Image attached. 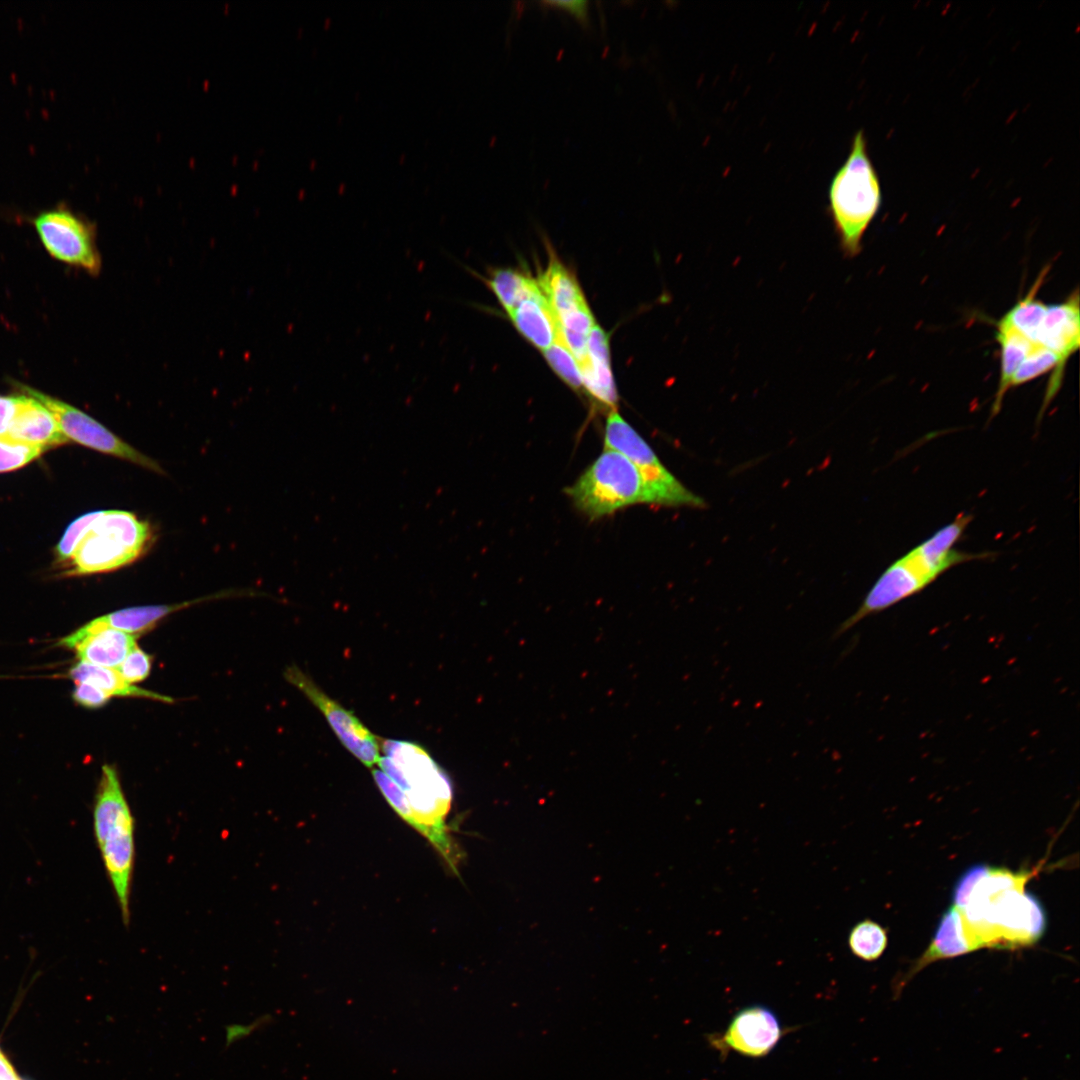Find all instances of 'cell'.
<instances>
[{"label":"cell","instance_id":"6da1fadb","mask_svg":"<svg viewBox=\"0 0 1080 1080\" xmlns=\"http://www.w3.org/2000/svg\"><path fill=\"white\" fill-rule=\"evenodd\" d=\"M970 870L973 884L958 909L975 949H1014L1038 942L1046 929V914L1039 900L1025 891L1038 870L1013 872L985 864Z\"/></svg>","mask_w":1080,"mask_h":1080},{"label":"cell","instance_id":"7a4b0ae2","mask_svg":"<svg viewBox=\"0 0 1080 1080\" xmlns=\"http://www.w3.org/2000/svg\"><path fill=\"white\" fill-rule=\"evenodd\" d=\"M378 766L404 794L407 810L402 818L431 842L456 873L462 854L446 824L453 797L446 772L425 748L404 740L381 741Z\"/></svg>","mask_w":1080,"mask_h":1080},{"label":"cell","instance_id":"3957f363","mask_svg":"<svg viewBox=\"0 0 1080 1080\" xmlns=\"http://www.w3.org/2000/svg\"><path fill=\"white\" fill-rule=\"evenodd\" d=\"M971 520L970 514H958L952 522L888 566L858 609L839 624L834 637L841 636L868 616L921 592L953 566L991 557V553L974 554L954 548Z\"/></svg>","mask_w":1080,"mask_h":1080},{"label":"cell","instance_id":"277c9868","mask_svg":"<svg viewBox=\"0 0 1080 1080\" xmlns=\"http://www.w3.org/2000/svg\"><path fill=\"white\" fill-rule=\"evenodd\" d=\"M828 203L843 254L857 256L863 236L882 204L879 176L863 130L853 136L849 154L830 182Z\"/></svg>","mask_w":1080,"mask_h":1080},{"label":"cell","instance_id":"5b68a950","mask_svg":"<svg viewBox=\"0 0 1080 1080\" xmlns=\"http://www.w3.org/2000/svg\"><path fill=\"white\" fill-rule=\"evenodd\" d=\"M93 826L122 920L128 925L135 863V821L118 772L112 765L106 764L102 767L93 811Z\"/></svg>","mask_w":1080,"mask_h":1080},{"label":"cell","instance_id":"8992f818","mask_svg":"<svg viewBox=\"0 0 1080 1080\" xmlns=\"http://www.w3.org/2000/svg\"><path fill=\"white\" fill-rule=\"evenodd\" d=\"M151 527L134 513L101 511L69 560L66 575H90L124 567L150 544Z\"/></svg>","mask_w":1080,"mask_h":1080},{"label":"cell","instance_id":"52a82bcc","mask_svg":"<svg viewBox=\"0 0 1080 1080\" xmlns=\"http://www.w3.org/2000/svg\"><path fill=\"white\" fill-rule=\"evenodd\" d=\"M576 508L591 520L635 504H651L644 481L623 454L605 449L568 488Z\"/></svg>","mask_w":1080,"mask_h":1080},{"label":"cell","instance_id":"ba28073f","mask_svg":"<svg viewBox=\"0 0 1080 1080\" xmlns=\"http://www.w3.org/2000/svg\"><path fill=\"white\" fill-rule=\"evenodd\" d=\"M604 444L605 449L623 454L634 464L644 481L652 505L698 509L707 506L704 499L684 486L664 466L649 444L617 410L608 414Z\"/></svg>","mask_w":1080,"mask_h":1080},{"label":"cell","instance_id":"9c48e42d","mask_svg":"<svg viewBox=\"0 0 1080 1080\" xmlns=\"http://www.w3.org/2000/svg\"><path fill=\"white\" fill-rule=\"evenodd\" d=\"M15 387L20 394L40 402L53 415L68 440L164 474L157 461L123 441L83 411L27 385L17 384Z\"/></svg>","mask_w":1080,"mask_h":1080},{"label":"cell","instance_id":"30bf717a","mask_svg":"<svg viewBox=\"0 0 1080 1080\" xmlns=\"http://www.w3.org/2000/svg\"><path fill=\"white\" fill-rule=\"evenodd\" d=\"M33 224L53 258L94 275L100 271L101 258L93 226L64 204L42 211Z\"/></svg>","mask_w":1080,"mask_h":1080},{"label":"cell","instance_id":"8fae6325","mask_svg":"<svg viewBox=\"0 0 1080 1080\" xmlns=\"http://www.w3.org/2000/svg\"><path fill=\"white\" fill-rule=\"evenodd\" d=\"M285 677L324 715L346 749L369 768L378 765L381 741L351 711L328 696L310 676L297 666H290Z\"/></svg>","mask_w":1080,"mask_h":1080},{"label":"cell","instance_id":"7c38bea8","mask_svg":"<svg viewBox=\"0 0 1080 1080\" xmlns=\"http://www.w3.org/2000/svg\"><path fill=\"white\" fill-rule=\"evenodd\" d=\"M784 1032L777 1015L770 1008L756 1004L739 1010L722 1034H713L708 1040L722 1056L734 1051L760 1058L777 1046Z\"/></svg>","mask_w":1080,"mask_h":1080},{"label":"cell","instance_id":"4fadbf2b","mask_svg":"<svg viewBox=\"0 0 1080 1080\" xmlns=\"http://www.w3.org/2000/svg\"><path fill=\"white\" fill-rule=\"evenodd\" d=\"M60 644L74 650L79 661L117 668L137 645L136 635L115 629L99 617L66 636Z\"/></svg>","mask_w":1080,"mask_h":1080},{"label":"cell","instance_id":"5bb4252c","mask_svg":"<svg viewBox=\"0 0 1080 1080\" xmlns=\"http://www.w3.org/2000/svg\"><path fill=\"white\" fill-rule=\"evenodd\" d=\"M1034 344L1055 352L1066 364L1080 345L1079 294L1075 290L1064 302L1047 305Z\"/></svg>","mask_w":1080,"mask_h":1080},{"label":"cell","instance_id":"9a60e30c","mask_svg":"<svg viewBox=\"0 0 1080 1080\" xmlns=\"http://www.w3.org/2000/svg\"><path fill=\"white\" fill-rule=\"evenodd\" d=\"M975 950L976 949L965 929L960 910L952 905L943 914L927 950L915 961L901 979L894 984L895 996H898L905 985L929 964L938 960L964 955Z\"/></svg>","mask_w":1080,"mask_h":1080},{"label":"cell","instance_id":"2e32d148","mask_svg":"<svg viewBox=\"0 0 1080 1080\" xmlns=\"http://www.w3.org/2000/svg\"><path fill=\"white\" fill-rule=\"evenodd\" d=\"M588 358L579 366L582 385L603 409L616 410L618 395L610 366L609 342L597 324L588 336Z\"/></svg>","mask_w":1080,"mask_h":1080},{"label":"cell","instance_id":"e0dca14e","mask_svg":"<svg viewBox=\"0 0 1080 1080\" xmlns=\"http://www.w3.org/2000/svg\"><path fill=\"white\" fill-rule=\"evenodd\" d=\"M7 436L46 449L69 441L53 415L40 402L24 394H19L18 410Z\"/></svg>","mask_w":1080,"mask_h":1080},{"label":"cell","instance_id":"ac0fdd59","mask_svg":"<svg viewBox=\"0 0 1080 1080\" xmlns=\"http://www.w3.org/2000/svg\"><path fill=\"white\" fill-rule=\"evenodd\" d=\"M538 283L556 322L589 309L576 278L556 258L550 259Z\"/></svg>","mask_w":1080,"mask_h":1080},{"label":"cell","instance_id":"d6986e66","mask_svg":"<svg viewBox=\"0 0 1080 1080\" xmlns=\"http://www.w3.org/2000/svg\"><path fill=\"white\" fill-rule=\"evenodd\" d=\"M508 315L517 330L542 351L551 346L559 332L558 324L543 291L522 301Z\"/></svg>","mask_w":1080,"mask_h":1080},{"label":"cell","instance_id":"ffe728a7","mask_svg":"<svg viewBox=\"0 0 1080 1080\" xmlns=\"http://www.w3.org/2000/svg\"><path fill=\"white\" fill-rule=\"evenodd\" d=\"M76 683H87L105 691L111 697H135L171 703L174 700L163 694L142 689L126 681L116 668L103 667L79 661L69 670Z\"/></svg>","mask_w":1080,"mask_h":1080},{"label":"cell","instance_id":"44dd1931","mask_svg":"<svg viewBox=\"0 0 1080 1080\" xmlns=\"http://www.w3.org/2000/svg\"><path fill=\"white\" fill-rule=\"evenodd\" d=\"M996 339L1000 346V379L991 407V417L996 416L1002 407L1006 392L1016 369L1023 359L1037 346L1015 330L997 325Z\"/></svg>","mask_w":1080,"mask_h":1080},{"label":"cell","instance_id":"7402d4cb","mask_svg":"<svg viewBox=\"0 0 1080 1080\" xmlns=\"http://www.w3.org/2000/svg\"><path fill=\"white\" fill-rule=\"evenodd\" d=\"M225 597L226 593L207 596L201 599L169 605H145L120 609L100 616L99 619L110 627L136 635L154 628L167 615L194 605L209 598Z\"/></svg>","mask_w":1080,"mask_h":1080},{"label":"cell","instance_id":"603a6c76","mask_svg":"<svg viewBox=\"0 0 1080 1080\" xmlns=\"http://www.w3.org/2000/svg\"><path fill=\"white\" fill-rule=\"evenodd\" d=\"M484 282L507 314L522 301L542 292L538 280L513 269H494Z\"/></svg>","mask_w":1080,"mask_h":1080},{"label":"cell","instance_id":"cb8c5ba5","mask_svg":"<svg viewBox=\"0 0 1080 1080\" xmlns=\"http://www.w3.org/2000/svg\"><path fill=\"white\" fill-rule=\"evenodd\" d=\"M1046 274L1047 270L1042 271L1030 291L998 322L1000 325L1015 330L1033 343L1047 310V304L1036 297Z\"/></svg>","mask_w":1080,"mask_h":1080},{"label":"cell","instance_id":"d4e9b609","mask_svg":"<svg viewBox=\"0 0 1080 1080\" xmlns=\"http://www.w3.org/2000/svg\"><path fill=\"white\" fill-rule=\"evenodd\" d=\"M1064 366L1065 364L1055 352L1042 346H1036L1016 369L1010 382V388L1025 384L1054 370L1056 376L1052 378L1045 398V403L1049 404L1061 384Z\"/></svg>","mask_w":1080,"mask_h":1080},{"label":"cell","instance_id":"484cf974","mask_svg":"<svg viewBox=\"0 0 1080 1080\" xmlns=\"http://www.w3.org/2000/svg\"><path fill=\"white\" fill-rule=\"evenodd\" d=\"M854 955L866 961L878 959L887 946V933L872 920H864L853 927L848 938Z\"/></svg>","mask_w":1080,"mask_h":1080},{"label":"cell","instance_id":"4316f807","mask_svg":"<svg viewBox=\"0 0 1080 1080\" xmlns=\"http://www.w3.org/2000/svg\"><path fill=\"white\" fill-rule=\"evenodd\" d=\"M543 353L552 369L566 384L574 390H580L583 387L579 366L566 346L560 332H558L551 346Z\"/></svg>","mask_w":1080,"mask_h":1080},{"label":"cell","instance_id":"83f0119b","mask_svg":"<svg viewBox=\"0 0 1080 1080\" xmlns=\"http://www.w3.org/2000/svg\"><path fill=\"white\" fill-rule=\"evenodd\" d=\"M45 447L0 436V473L17 470L37 459Z\"/></svg>","mask_w":1080,"mask_h":1080},{"label":"cell","instance_id":"f1b7e54d","mask_svg":"<svg viewBox=\"0 0 1080 1080\" xmlns=\"http://www.w3.org/2000/svg\"><path fill=\"white\" fill-rule=\"evenodd\" d=\"M100 514L101 511L85 513L68 526L55 549L58 561L66 563L72 558L80 542Z\"/></svg>","mask_w":1080,"mask_h":1080},{"label":"cell","instance_id":"f546056e","mask_svg":"<svg viewBox=\"0 0 1080 1080\" xmlns=\"http://www.w3.org/2000/svg\"><path fill=\"white\" fill-rule=\"evenodd\" d=\"M151 667V655L136 645L116 669L126 681L135 685L149 676Z\"/></svg>","mask_w":1080,"mask_h":1080},{"label":"cell","instance_id":"4dcf8cb0","mask_svg":"<svg viewBox=\"0 0 1080 1080\" xmlns=\"http://www.w3.org/2000/svg\"><path fill=\"white\" fill-rule=\"evenodd\" d=\"M72 697L75 702L88 708L102 707L111 698L105 691L87 683H76Z\"/></svg>","mask_w":1080,"mask_h":1080},{"label":"cell","instance_id":"1f68e13d","mask_svg":"<svg viewBox=\"0 0 1080 1080\" xmlns=\"http://www.w3.org/2000/svg\"><path fill=\"white\" fill-rule=\"evenodd\" d=\"M18 405L19 395L0 396V436H7Z\"/></svg>","mask_w":1080,"mask_h":1080},{"label":"cell","instance_id":"d6a6232c","mask_svg":"<svg viewBox=\"0 0 1080 1080\" xmlns=\"http://www.w3.org/2000/svg\"><path fill=\"white\" fill-rule=\"evenodd\" d=\"M542 4L554 8L565 9L573 14L582 24L588 25L589 23L587 1H545L542 2Z\"/></svg>","mask_w":1080,"mask_h":1080},{"label":"cell","instance_id":"836d02e7","mask_svg":"<svg viewBox=\"0 0 1080 1080\" xmlns=\"http://www.w3.org/2000/svg\"><path fill=\"white\" fill-rule=\"evenodd\" d=\"M0 1080H20L12 1065L0 1051Z\"/></svg>","mask_w":1080,"mask_h":1080}]
</instances>
